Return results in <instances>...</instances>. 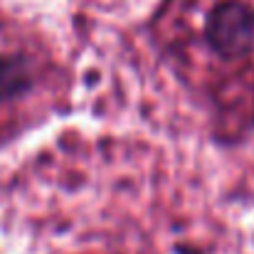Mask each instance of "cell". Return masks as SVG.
Instances as JSON below:
<instances>
[{
  "label": "cell",
  "mask_w": 254,
  "mask_h": 254,
  "mask_svg": "<svg viewBox=\"0 0 254 254\" xmlns=\"http://www.w3.org/2000/svg\"><path fill=\"white\" fill-rule=\"evenodd\" d=\"M45 84V64L25 45L0 47V106L20 104Z\"/></svg>",
  "instance_id": "obj_2"
},
{
  "label": "cell",
  "mask_w": 254,
  "mask_h": 254,
  "mask_svg": "<svg viewBox=\"0 0 254 254\" xmlns=\"http://www.w3.org/2000/svg\"><path fill=\"white\" fill-rule=\"evenodd\" d=\"M200 42L207 57L225 67L254 62V2L217 0L200 22Z\"/></svg>",
  "instance_id": "obj_1"
}]
</instances>
